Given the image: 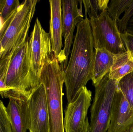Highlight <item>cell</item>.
Here are the masks:
<instances>
[{
	"label": "cell",
	"instance_id": "1",
	"mask_svg": "<svg viewBox=\"0 0 133 132\" xmlns=\"http://www.w3.org/2000/svg\"><path fill=\"white\" fill-rule=\"evenodd\" d=\"M73 48L64 70V83L68 104L75 101L91 80L95 51L90 21L87 17L77 25Z\"/></svg>",
	"mask_w": 133,
	"mask_h": 132
},
{
	"label": "cell",
	"instance_id": "2",
	"mask_svg": "<svg viewBox=\"0 0 133 132\" xmlns=\"http://www.w3.org/2000/svg\"><path fill=\"white\" fill-rule=\"evenodd\" d=\"M37 0H25L17 9L0 42V77L5 78L14 54L28 40Z\"/></svg>",
	"mask_w": 133,
	"mask_h": 132
},
{
	"label": "cell",
	"instance_id": "3",
	"mask_svg": "<svg viewBox=\"0 0 133 132\" xmlns=\"http://www.w3.org/2000/svg\"><path fill=\"white\" fill-rule=\"evenodd\" d=\"M64 70L53 53L47 57L40 76L46 90L50 132H65L63 111Z\"/></svg>",
	"mask_w": 133,
	"mask_h": 132
},
{
	"label": "cell",
	"instance_id": "4",
	"mask_svg": "<svg viewBox=\"0 0 133 132\" xmlns=\"http://www.w3.org/2000/svg\"><path fill=\"white\" fill-rule=\"evenodd\" d=\"M118 81L109 77V73L96 86L95 95L91 108L89 132H107L111 119L114 94Z\"/></svg>",
	"mask_w": 133,
	"mask_h": 132
},
{
	"label": "cell",
	"instance_id": "5",
	"mask_svg": "<svg viewBox=\"0 0 133 132\" xmlns=\"http://www.w3.org/2000/svg\"><path fill=\"white\" fill-rule=\"evenodd\" d=\"M28 42L30 79L35 90L41 84V74L46 59L53 53L49 33L43 28L38 18Z\"/></svg>",
	"mask_w": 133,
	"mask_h": 132
},
{
	"label": "cell",
	"instance_id": "6",
	"mask_svg": "<svg viewBox=\"0 0 133 132\" xmlns=\"http://www.w3.org/2000/svg\"><path fill=\"white\" fill-rule=\"evenodd\" d=\"M95 49H104L116 55L126 52L117 27L107 11L97 18L90 19Z\"/></svg>",
	"mask_w": 133,
	"mask_h": 132
},
{
	"label": "cell",
	"instance_id": "7",
	"mask_svg": "<svg viewBox=\"0 0 133 132\" xmlns=\"http://www.w3.org/2000/svg\"><path fill=\"white\" fill-rule=\"evenodd\" d=\"M28 45V40L14 54L5 76L7 87L27 99L34 90L30 79Z\"/></svg>",
	"mask_w": 133,
	"mask_h": 132
},
{
	"label": "cell",
	"instance_id": "8",
	"mask_svg": "<svg viewBox=\"0 0 133 132\" xmlns=\"http://www.w3.org/2000/svg\"><path fill=\"white\" fill-rule=\"evenodd\" d=\"M92 92L84 87L77 98L68 104L65 111V132H89L90 124L87 114L91 105Z\"/></svg>",
	"mask_w": 133,
	"mask_h": 132
},
{
	"label": "cell",
	"instance_id": "9",
	"mask_svg": "<svg viewBox=\"0 0 133 132\" xmlns=\"http://www.w3.org/2000/svg\"><path fill=\"white\" fill-rule=\"evenodd\" d=\"M28 129L30 132H50L49 112L46 90L41 83L27 101Z\"/></svg>",
	"mask_w": 133,
	"mask_h": 132
},
{
	"label": "cell",
	"instance_id": "10",
	"mask_svg": "<svg viewBox=\"0 0 133 132\" xmlns=\"http://www.w3.org/2000/svg\"><path fill=\"white\" fill-rule=\"evenodd\" d=\"M63 35L64 38V54L65 60L63 67L65 70L68 63V57L73 43L74 32L77 24L84 19L82 1L62 0Z\"/></svg>",
	"mask_w": 133,
	"mask_h": 132
},
{
	"label": "cell",
	"instance_id": "11",
	"mask_svg": "<svg viewBox=\"0 0 133 132\" xmlns=\"http://www.w3.org/2000/svg\"><path fill=\"white\" fill-rule=\"evenodd\" d=\"M107 132H133V108L117 87L112 100Z\"/></svg>",
	"mask_w": 133,
	"mask_h": 132
},
{
	"label": "cell",
	"instance_id": "12",
	"mask_svg": "<svg viewBox=\"0 0 133 132\" xmlns=\"http://www.w3.org/2000/svg\"><path fill=\"white\" fill-rule=\"evenodd\" d=\"M49 3L50 9L49 35L52 52L59 63L64 65L65 58L62 50L63 35L61 0H50Z\"/></svg>",
	"mask_w": 133,
	"mask_h": 132
},
{
	"label": "cell",
	"instance_id": "13",
	"mask_svg": "<svg viewBox=\"0 0 133 132\" xmlns=\"http://www.w3.org/2000/svg\"><path fill=\"white\" fill-rule=\"evenodd\" d=\"M6 107L12 132H26L28 129L27 100L11 98Z\"/></svg>",
	"mask_w": 133,
	"mask_h": 132
},
{
	"label": "cell",
	"instance_id": "14",
	"mask_svg": "<svg viewBox=\"0 0 133 132\" xmlns=\"http://www.w3.org/2000/svg\"><path fill=\"white\" fill-rule=\"evenodd\" d=\"M114 56L105 49H95L91 80L94 86H96L109 73L113 64Z\"/></svg>",
	"mask_w": 133,
	"mask_h": 132
},
{
	"label": "cell",
	"instance_id": "15",
	"mask_svg": "<svg viewBox=\"0 0 133 132\" xmlns=\"http://www.w3.org/2000/svg\"><path fill=\"white\" fill-rule=\"evenodd\" d=\"M132 72L133 59L128 51L115 55L113 64L109 73L111 79L119 81Z\"/></svg>",
	"mask_w": 133,
	"mask_h": 132
},
{
	"label": "cell",
	"instance_id": "16",
	"mask_svg": "<svg viewBox=\"0 0 133 132\" xmlns=\"http://www.w3.org/2000/svg\"><path fill=\"white\" fill-rule=\"evenodd\" d=\"M85 17L88 19L97 18L104 11H107L109 0H82Z\"/></svg>",
	"mask_w": 133,
	"mask_h": 132
},
{
	"label": "cell",
	"instance_id": "17",
	"mask_svg": "<svg viewBox=\"0 0 133 132\" xmlns=\"http://www.w3.org/2000/svg\"><path fill=\"white\" fill-rule=\"evenodd\" d=\"M132 0H111L108 5L107 12L110 18L116 21L119 20L121 14L128 9Z\"/></svg>",
	"mask_w": 133,
	"mask_h": 132
},
{
	"label": "cell",
	"instance_id": "18",
	"mask_svg": "<svg viewBox=\"0 0 133 132\" xmlns=\"http://www.w3.org/2000/svg\"><path fill=\"white\" fill-rule=\"evenodd\" d=\"M117 88L121 91L133 108V72L118 81Z\"/></svg>",
	"mask_w": 133,
	"mask_h": 132
},
{
	"label": "cell",
	"instance_id": "19",
	"mask_svg": "<svg viewBox=\"0 0 133 132\" xmlns=\"http://www.w3.org/2000/svg\"><path fill=\"white\" fill-rule=\"evenodd\" d=\"M20 4L18 0H5L4 4L0 12V16L5 22L12 12L17 9Z\"/></svg>",
	"mask_w": 133,
	"mask_h": 132
},
{
	"label": "cell",
	"instance_id": "20",
	"mask_svg": "<svg viewBox=\"0 0 133 132\" xmlns=\"http://www.w3.org/2000/svg\"><path fill=\"white\" fill-rule=\"evenodd\" d=\"M0 132H12L6 107L1 100H0Z\"/></svg>",
	"mask_w": 133,
	"mask_h": 132
},
{
	"label": "cell",
	"instance_id": "21",
	"mask_svg": "<svg viewBox=\"0 0 133 132\" xmlns=\"http://www.w3.org/2000/svg\"><path fill=\"white\" fill-rule=\"evenodd\" d=\"M133 17V0L128 9L125 11V14L122 18L117 22V27L120 33H123L126 32L127 24Z\"/></svg>",
	"mask_w": 133,
	"mask_h": 132
},
{
	"label": "cell",
	"instance_id": "22",
	"mask_svg": "<svg viewBox=\"0 0 133 132\" xmlns=\"http://www.w3.org/2000/svg\"><path fill=\"white\" fill-rule=\"evenodd\" d=\"M121 37L126 50L133 59V35L125 32L121 33Z\"/></svg>",
	"mask_w": 133,
	"mask_h": 132
},
{
	"label": "cell",
	"instance_id": "23",
	"mask_svg": "<svg viewBox=\"0 0 133 132\" xmlns=\"http://www.w3.org/2000/svg\"><path fill=\"white\" fill-rule=\"evenodd\" d=\"M11 90L5 84L4 78L0 77V96L2 98H9L11 96Z\"/></svg>",
	"mask_w": 133,
	"mask_h": 132
},
{
	"label": "cell",
	"instance_id": "24",
	"mask_svg": "<svg viewBox=\"0 0 133 132\" xmlns=\"http://www.w3.org/2000/svg\"><path fill=\"white\" fill-rule=\"evenodd\" d=\"M17 9L15 10L12 12V14L9 16V18L5 22L4 25V26L3 27V28L0 31V42H1V40L2 37H3V35H4L6 29H7L8 26H9V24H10V22H11V21L12 20V18L14 17V15H15V14L16 12V11H17Z\"/></svg>",
	"mask_w": 133,
	"mask_h": 132
},
{
	"label": "cell",
	"instance_id": "25",
	"mask_svg": "<svg viewBox=\"0 0 133 132\" xmlns=\"http://www.w3.org/2000/svg\"><path fill=\"white\" fill-rule=\"evenodd\" d=\"M126 32L133 35V17L127 24Z\"/></svg>",
	"mask_w": 133,
	"mask_h": 132
},
{
	"label": "cell",
	"instance_id": "26",
	"mask_svg": "<svg viewBox=\"0 0 133 132\" xmlns=\"http://www.w3.org/2000/svg\"><path fill=\"white\" fill-rule=\"evenodd\" d=\"M4 23L5 22L4 21V20L2 19L1 17L0 16V31L3 28V27L4 26Z\"/></svg>",
	"mask_w": 133,
	"mask_h": 132
},
{
	"label": "cell",
	"instance_id": "27",
	"mask_svg": "<svg viewBox=\"0 0 133 132\" xmlns=\"http://www.w3.org/2000/svg\"><path fill=\"white\" fill-rule=\"evenodd\" d=\"M5 0H0V12L1 11L2 9L4 4Z\"/></svg>",
	"mask_w": 133,
	"mask_h": 132
},
{
	"label": "cell",
	"instance_id": "28",
	"mask_svg": "<svg viewBox=\"0 0 133 132\" xmlns=\"http://www.w3.org/2000/svg\"></svg>",
	"mask_w": 133,
	"mask_h": 132
}]
</instances>
